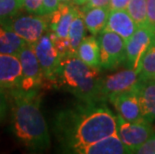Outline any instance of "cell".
Segmentation results:
<instances>
[{
	"label": "cell",
	"instance_id": "6da1fadb",
	"mask_svg": "<svg viewBox=\"0 0 155 154\" xmlns=\"http://www.w3.org/2000/svg\"><path fill=\"white\" fill-rule=\"evenodd\" d=\"M56 136L60 142L78 153L83 147L117 133V120L103 105L84 103L73 109L61 111L55 120Z\"/></svg>",
	"mask_w": 155,
	"mask_h": 154
},
{
	"label": "cell",
	"instance_id": "7a4b0ae2",
	"mask_svg": "<svg viewBox=\"0 0 155 154\" xmlns=\"http://www.w3.org/2000/svg\"><path fill=\"white\" fill-rule=\"evenodd\" d=\"M12 130L18 141L33 151H43L50 146V136L40 110L37 90H10Z\"/></svg>",
	"mask_w": 155,
	"mask_h": 154
},
{
	"label": "cell",
	"instance_id": "3957f363",
	"mask_svg": "<svg viewBox=\"0 0 155 154\" xmlns=\"http://www.w3.org/2000/svg\"><path fill=\"white\" fill-rule=\"evenodd\" d=\"M102 80L98 67L89 66L78 56H66L61 61L55 83L81 102L95 103L103 100Z\"/></svg>",
	"mask_w": 155,
	"mask_h": 154
},
{
	"label": "cell",
	"instance_id": "277c9868",
	"mask_svg": "<svg viewBox=\"0 0 155 154\" xmlns=\"http://www.w3.org/2000/svg\"><path fill=\"white\" fill-rule=\"evenodd\" d=\"M33 47L43 71L44 78L55 82L56 74L63 59V56L56 47L50 32H46L33 45Z\"/></svg>",
	"mask_w": 155,
	"mask_h": 154
},
{
	"label": "cell",
	"instance_id": "5b68a950",
	"mask_svg": "<svg viewBox=\"0 0 155 154\" xmlns=\"http://www.w3.org/2000/svg\"><path fill=\"white\" fill-rule=\"evenodd\" d=\"M100 66L106 69H113L126 61L125 40L112 31H102L99 38Z\"/></svg>",
	"mask_w": 155,
	"mask_h": 154
},
{
	"label": "cell",
	"instance_id": "8992f818",
	"mask_svg": "<svg viewBox=\"0 0 155 154\" xmlns=\"http://www.w3.org/2000/svg\"><path fill=\"white\" fill-rule=\"evenodd\" d=\"M154 39L155 30L150 25H147L138 27L135 33L125 41L126 64L128 68H131L139 73L141 60Z\"/></svg>",
	"mask_w": 155,
	"mask_h": 154
},
{
	"label": "cell",
	"instance_id": "52a82bcc",
	"mask_svg": "<svg viewBox=\"0 0 155 154\" xmlns=\"http://www.w3.org/2000/svg\"><path fill=\"white\" fill-rule=\"evenodd\" d=\"M116 120L117 134L127 153H136V150L152 134V127L149 122H129L119 115Z\"/></svg>",
	"mask_w": 155,
	"mask_h": 154
},
{
	"label": "cell",
	"instance_id": "ba28073f",
	"mask_svg": "<svg viewBox=\"0 0 155 154\" xmlns=\"http://www.w3.org/2000/svg\"><path fill=\"white\" fill-rule=\"evenodd\" d=\"M22 68V83L20 89L24 91L37 90L41 86L44 74L36 56L32 44H27L17 54Z\"/></svg>",
	"mask_w": 155,
	"mask_h": 154
},
{
	"label": "cell",
	"instance_id": "9c48e42d",
	"mask_svg": "<svg viewBox=\"0 0 155 154\" xmlns=\"http://www.w3.org/2000/svg\"><path fill=\"white\" fill-rule=\"evenodd\" d=\"M5 27L11 29L27 42L34 45L47 31V20L42 15L16 16Z\"/></svg>",
	"mask_w": 155,
	"mask_h": 154
},
{
	"label": "cell",
	"instance_id": "30bf717a",
	"mask_svg": "<svg viewBox=\"0 0 155 154\" xmlns=\"http://www.w3.org/2000/svg\"><path fill=\"white\" fill-rule=\"evenodd\" d=\"M140 79L139 73L131 68L108 75L102 80V98L103 100H108L115 95L133 90L137 87Z\"/></svg>",
	"mask_w": 155,
	"mask_h": 154
},
{
	"label": "cell",
	"instance_id": "8fae6325",
	"mask_svg": "<svg viewBox=\"0 0 155 154\" xmlns=\"http://www.w3.org/2000/svg\"><path fill=\"white\" fill-rule=\"evenodd\" d=\"M115 107L118 115L129 122H147L144 118L142 106L138 97L136 88L126 91L108 99Z\"/></svg>",
	"mask_w": 155,
	"mask_h": 154
},
{
	"label": "cell",
	"instance_id": "7c38bea8",
	"mask_svg": "<svg viewBox=\"0 0 155 154\" xmlns=\"http://www.w3.org/2000/svg\"><path fill=\"white\" fill-rule=\"evenodd\" d=\"M22 68L19 57L15 54L0 53V87L3 89H20Z\"/></svg>",
	"mask_w": 155,
	"mask_h": 154
},
{
	"label": "cell",
	"instance_id": "4fadbf2b",
	"mask_svg": "<svg viewBox=\"0 0 155 154\" xmlns=\"http://www.w3.org/2000/svg\"><path fill=\"white\" fill-rule=\"evenodd\" d=\"M138 25L135 23L126 9L124 10H110L107 23L103 31H112L123 38L125 41L128 40L137 30Z\"/></svg>",
	"mask_w": 155,
	"mask_h": 154
},
{
	"label": "cell",
	"instance_id": "5bb4252c",
	"mask_svg": "<svg viewBox=\"0 0 155 154\" xmlns=\"http://www.w3.org/2000/svg\"><path fill=\"white\" fill-rule=\"evenodd\" d=\"M78 12L71 4H60L58 9L50 14V30L59 39H68L69 29L72 21Z\"/></svg>",
	"mask_w": 155,
	"mask_h": 154
},
{
	"label": "cell",
	"instance_id": "9a60e30c",
	"mask_svg": "<svg viewBox=\"0 0 155 154\" xmlns=\"http://www.w3.org/2000/svg\"><path fill=\"white\" fill-rule=\"evenodd\" d=\"M144 118L151 123L155 120V79H142L136 87Z\"/></svg>",
	"mask_w": 155,
	"mask_h": 154
},
{
	"label": "cell",
	"instance_id": "2e32d148",
	"mask_svg": "<svg viewBox=\"0 0 155 154\" xmlns=\"http://www.w3.org/2000/svg\"><path fill=\"white\" fill-rule=\"evenodd\" d=\"M80 154H123L127 153L124 144L118 134H113L97 142L83 147L79 150Z\"/></svg>",
	"mask_w": 155,
	"mask_h": 154
},
{
	"label": "cell",
	"instance_id": "e0dca14e",
	"mask_svg": "<svg viewBox=\"0 0 155 154\" xmlns=\"http://www.w3.org/2000/svg\"><path fill=\"white\" fill-rule=\"evenodd\" d=\"M109 7H93L82 11L86 29L91 34H100L107 23Z\"/></svg>",
	"mask_w": 155,
	"mask_h": 154
},
{
	"label": "cell",
	"instance_id": "ac0fdd59",
	"mask_svg": "<svg viewBox=\"0 0 155 154\" xmlns=\"http://www.w3.org/2000/svg\"><path fill=\"white\" fill-rule=\"evenodd\" d=\"M77 56L89 66H100V47L99 41L94 36H89L82 40L78 48Z\"/></svg>",
	"mask_w": 155,
	"mask_h": 154
},
{
	"label": "cell",
	"instance_id": "d6986e66",
	"mask_svg": "<svg viewBox=\"0 0 155 154\" xmlns=\"http://www.w3.org/2000/svg\"><path fill=\"white\" fill-rule=\"evenodd\" d=\"M28 43L11 29L0 25V53L17 55Z\"/></svg>",
	"mask_w": 155,
	"mask_h": 154
},
{
	"label": "cell",
	"instance_id": "ffe728a7",
	"mask_svg": "<svg viewBox=\"0 0 155 154\" xmlns=\"http://www.w3.org/2000/svg\"><path fill=\"white\" fill-rule=\"evenodd\" d=\"M86 26L84 23L83 13L78 10L72 21L70 29H69V52L68 56H77L78 48L80 46L82 40L84 39Z\"/></svg>",
	"mask_w": 155,
	"mask_h": 154
},
{
	"label": "cell",
	"instance_id": "44dd1931",
	"mask_svg": "<svg viewBox=\"0 0 155 154\" xmlns=\"http://www.w3.org/2000/svg\"><path fill=\"white\" fill-rule=\"evenodd\" d=\"M126 10L138 27L149 25L147 17V0H130Z\"/></svg>",
	"mask_w": 155,
	"mask_h": 154
},
{
	"label": "cell",
	"instance_id": "7402d4cb",
	"mask_svg": "<svg viewBox=\"0 0 155 154\" xmlns=\"http://www.w3.org/2000/svg\"><path fill=\"white\" fill-rule=\"evenodd\" d=\"M22 8V0H0V25H7Z\"/></svg>",
	"mask_w": 155,
	"mask_h": 154
},
{
	"label": "cell",
	"instance_id": "603a6c76",
	"mask_svg": "<svg viewBox=\"0 0 155 154\" xmlns=\"http://www.w3.org/2000/svg\"><path fill=\"white\" fill-rule=\"evenodd\" d=\"M139 75L142 79H155V39L141 60Z\"/></svg>",
	"mask_w": 155,
	"mask_h": 154
},
{
	"label": "cell",
	"instance_id": "cb8c5ba5",
	"mask_svg": "<svg viewBox=\"0 0 155 154\" xmlns=\"http://www.w3.org/2000/svg\"><path fill=\"white\" fill-rule=\"evenodd\" d=\"M23 9L30 14L43 16V0H22Z\"/></svg>",
	"mask_w": 155,
	"mask_h": 154
},
{
	"label": "cell",
	"instance_id": "d4e9b609",
	"mask_svg": "<svg viewBox=\"0 0 155 154\" xmlns=\"http://www.w3.org/2000/svg\"><path fill=\"white\" fill-rule=\"evenodd\" d=\"M136 153L155 154V134H151L149 138L136 150Z\"/></svg>",
	"mask_w": 155,
	"mask_h": 154
},
{
	"label": "cell",
	"instance_id": "484cf974",
	"mask_svg": "<svg viewBox=\"0 0 155 154\" xmlns=\"http://www.w3.org/2000/svg\"><path fill=\"white\" fill-rule=\"evenodd\" d=\"M8 111V100L5 89L0 87V123L2 122L7 115Z\"/></svg>",
	"mask_w": 155,
	"mask_h": 154
},
{
	"label": "cell",
	"instance_id": "4316f807",
	"mask_svg": "<svg viewBox=\"0 0 155 154\" xmlns=\"http://www.w3.org/2000/svg\"><path fill=\"white\" fill-rule=\"evenodd\" d=\"M60 5L59 0H43V16L50 15L56 11Z\"/></svg>",
	"mask_w": 155,
	"mask_h": 154
},
{
	"label": "cell",
	"instance_id": "83f0119b",
	"mask_svg": "<svg viewBox=\"0 0 155 154\" xmlns=\"http://www.w3.org/2000/svg\"><path fill=\"white\" fill-rule=\"evenodd\" d=\"M111 0H87L86 3L83 5L84 7L82 11L93 7H109Z\"/></svg>",
	"mask_w": 155,
	"mask_h": 154
},
{
	"label": "cell",
	"instance_id": "f1b7e54d",
	"mask_svg": "<svg viewBox=\"0 0 155 154\" xmlns=\"http://www.w3.org/2000/svg\"><path fill=\"white\" fill-rule=\"evenodd\" d=\"M148 23L155 30V0H147Z\"/></svg>",
	"mask_w": 155,
	"mask_h": 154
},
{
	"label": "cell",
	"instance_id": "f546056e",
	"mask_svg": "<svg viewBox=\"0 0 155 154\" xmlns=\"http://www.w3.org/2000/svg\"><path fill=\"white\" fill-rule=\"evenodd\" d=\"M130 0H111L109 9L110 10H124L127 8Z\"/></svg>",
	"mask_w": 155,
	"mask_h": 154
},
{
	"label": "cell",
	"instance_id": "4dcf8cb0",
	"mask_svg": "<svg viewBox=\"0 0 155 154\" xmlns=\"http://www.w3.org/2000/svg\"><path fill=\"white\" fill-rule=\"evenodd\" d=\"M87 0H74V4H76L78 6H82L86 3Z\"/></svg>",
	"mask_w": 155,
	"mask_h": 154
},
{
	"label": "cell",
	"instance_id": "1f68e13d",
	"mask_svg": "<svg viewBox=\"0 0 155 154\" xmlns=\"http://www.w3.org/2000/svg\"><path fill=\"white\" fill-rule=\"evenodd\" d=\"M60 4H72L74 3V0H59Z\"/></svg>",
	"mask_w": 155,
	"mask_h": 154
}]
</instances>
